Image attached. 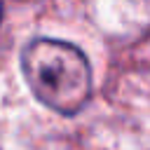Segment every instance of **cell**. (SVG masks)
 <instances>
[{
  "instance_id": "obj_1",
  "label": "cell",
  "mask_w": 150,
  "mask_h": 150,
  "mask_svg": "<svg viewBox=\"0 0 150 150\" xmlns=\"http://www.w3.org/2000/svg\"><path fill=\"white\" fill-rule=\"evenodd\" d=\"M21 63L33 94L47 108L61 115H73L89 101L91 68L77 47L38 38L23 49Z\"/></svg>"
},
{
  "instance_id": "obj_2",
  "label": "cell",
  "mask_w": 150,
  "mask_h": 150,
  "mask_svg": "<svg viewBox=\"0 0 150 150\" xmlns=\"http://www.w3.org/2000/svg\"><path fill=\"white\" fill-rule=\"evenodd\" d=\"M0 16H2V0H0Z\"/></svg>"
}]
</instances>
